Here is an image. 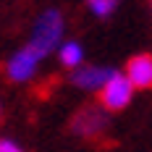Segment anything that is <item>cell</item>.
Listing matches in <instances>:
<instances>
[{
  "mask_svg": "<svg viewBox=\"0 0 152 152\" xmlns=\"http://www.w3.org/2000/svg\"><path fill=\"white\" fill-rule=\"evenodd\" d=\"M115 3L118 0H89V8L97 16H110V11L115 8Z\"/></svg>",
  "mask_w": 152,
  "mask_h": 152,
  "instance_id": "ba28073f",
  "label": "cell"
},
{
  "mask_svg": "<svg viewBox=\"0 0 152 152\" xmlns=\"http://www.w3.org/2000/svg\"><path fill=\"white\" fill-rule=\"evenodd\" d=\"M61 63L63 66H79L81 63V47L76 45V42H68L61 50Z\"/></svg>",
  "mask_w": 152,
  "mask_h": 152,
  "instance_id": "52a82bcc",
  "label": "cell"
},
{
  "mask_svg": "<svg viewBox=\"0 0 152 152\" xmlns=\"http://www.w3.org/2000/svg\"><path fill=\"white\" fill-rule=\"evenodd\" d=\"M0 152H21L16 144H11V142H0Z\"/></svg>",
  "mask_w": 152,
  "mask_h": 152,
  "instance_id": "9c48e42d",
  "label": "cell"
},
{
  "mask_svg": "<svg viewBox=\"0 0 152 152\" xmlns=\"http://www.w3.org/2000/svg\"><path fill=\"white\" fill-rule=\"evenodd\" d=\"M115 71H107V68H94V66H87V68H79L74 74V84L79 87H87V89H94V87H102Z\"/></svg>",
  "mask_w": 152,
  "mask_h": 152,
  "instance_id": "8992f818",
  "label": "cell"
},
{
  "mask_svg": "<svg viewBox=\"0 0 152 152\" xmlns=\"http://www.w3.org/2000/svg\"><path fill=\"white\" fill-rule=\"evenodd\" d=\"M126 79L137 89H150L152 87V55H147V53L134 55L126 66Z\"/></svg>",
  "mask_w": 152,
  "mask_h": 152,
  "instance_id": "5b68a950",
  "label": "cell"
},
{
  "mask_svg": "<svg viewBox=\"0 0 152 152\" xmlns=\"http://www.w3.org/2000/svg\"><path fill=\"white\" fill-rule=\"evenodd\" d=\"M63 34V16L58 11H47L42 18H39V24H37V29H34V37H31V45H37L42 53H50L55 42L61 39Z\"/></svg>",
  "mask_w": 152,
  "mask_h": 152,
  "instance_id": "7a4b0ae2",
  "label": "cell"
},
{
  "mask_svg": "<svg viewBox=\"0 0 152 152\" xmlns=\"http://www.w3.org/2000/svg\"><path fill=\"white\" fill-rule=\"evenodd\" d=\"M131 92H134V87L129 84L126 76L113 74L102 84V89H100V102L107 110H123V107L129 105V100H131Z\"/></svg>",
  "mask_w": 152,
  "mask_h": 152,
  "instance_id": "3957f363",
  "label": "cell"
},
{
  "mask_svg": "<svg viewBox=\"0 0 152 152\" xmlns=\"http://www.w3.org/2000/svg\"><path fill=\"white\" fill-rule=\"evenodd\" d=\"M71 129H74L79 137L92 139V142H100V139L105 137V131H107V118H105V113H102L100 107L89 105V107H81L74 115Z\"/></svg>",
  "mask_w": 152,
  "mask_h": 152,
  "instance_id": "6da1fadb",
  "label": "cell"
},
{
  "mask_svg": "<svg viewBox=\"0 0 152 152\" xmlns=\"http://www.w3.org/2000/svg\"><path fill=\"white\" fill-rule=\"evenodd\" d=\"M42 58H45V53H42L37 45H31V42H29L24 50H18L13 58H11L5 74H8V79H13V81H26V79L34 74L37 63L42 61Z\"/></svg>",
  "mask_w": 152,
  "mask_h": 152,
  "instance_id": "277c9868",
  "label": "cell"
}]
</instances>
